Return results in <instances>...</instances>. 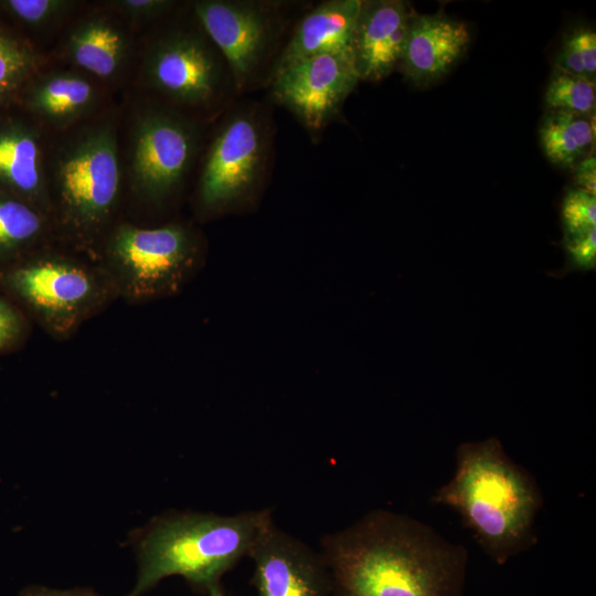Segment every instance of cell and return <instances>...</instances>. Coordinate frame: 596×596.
<instances>
[{"instance_id": "cell-30", "label": "cell", "mask_w": 596, "mask_h": 596, "mask_svg": "<svg viewBox=\"0 0 596 596\" xmlns=\"http://www.w3.org/2000/svg\"><path fill=\"white\" fill-rule=\"evenodd\" d=\"M207 596H224L222 592H217V593H214V594H210Z\"/></svg>"}, {"instance_id": "cell-18", "label": "cell", "mask_w": 596, "mask_h": 596, "mask_svg": "<svg viewBox=\"0 0 596 596\" xmlns=\"http://www.w3.org/2000/svg\"><path fill=\"white\" fill-rule=\"evenodd\" d=\"M0 181L29 198L42 194V151L34 134L13 127L0 130Z\"/></svg>"}, {"instance_id": "cell-5", "label": "cell", "mask_w": 596, "mask_h": 596, "mask_svg": "<svg viewBox=\"0 0 596 596\" xmlns=\"http://www.w3.org/2000/svg\"><path fill=\"white\" fill-rule=\"evenodd\" d=\"M267 155V136L254 109L234 110L207 151L196 203L206 217L246 212L256 202Z\"/></svg>"}, {"instance_id": "cell-24", "label": "cell", "mask_w": 596, "mask_h": 596, "mask_svg": "<svg viewBox=\"0 0 596 596\" xmlns=\"http://www.w3.org/2000/svg\"><path fill=\"white\" fill-rule=\"evenodd\" d=\"M33 64L29 50L0 33V98L13 89Z\"/></svg>"}, {"instance_id": "cell-3", "label": "cell", "mask_w": 596, "mask_h": 596, "mask_svg": "<svg viewBox=\"0 0 596 596\" xmlns=\"http://www.w3.org/2000/svg\"><path fill=\"white\" fill-rule=\"evenodd\" d=\"M273 521L269 509L233 515L169 512L158 517L139 542L137 579L126 596H141L169 576H181L207 595L222 592L223 575L248 556Z\"/></svg>"}, {"instance_id": "cell-12", "label": "cell", "mask_w": 596, "mask_h": 596, "mask_svg": "<svg viewBox=\"0 0 596 596\" xmlns=\"http://www.w3.org/2000/svg\"><path fill=\"white\" fill-rule=\"evenodd\" d=\"M248 557L257 596H331L330 577L320 552L273 521L259 534Z\"/></svg>"}, {"instance_id": "cell-19", "label": "cell", "mask_w": 596, "mask_h": 596, "mask_svg": "<svg viewBox=\"0 0 596 596\" xmlns=\"http://www.w3.org/2000/svg\"><path fill=\"white\" fill-rule=\"evenodd\" d=\"M594 139V115L550 110L540 127V141L546 158L562 168H572L581 161Z\"/></svg>"}, {"instance_id": "cell-15", "label": "cell", "mask_w": 596, "mask_h": 596, "mask_svg": "<svg viewBox=\"0 0 596 596\" xmlns=\"http://www.w3.org/2000/svg\"><path fill=\"white\" fill-rule=\"evenodd\" d=\"M361 0L319 3L296 25L280 53L275 71L298 61L327 53H350Z\"/></svg>"}, {"instance_id": "cell-1", "label": "cell", "mask_w": 596, "mask_h": 596, "mask_svg": "<svg viewBox=\"0 0 596 596\" xmlns=\"http://www.w3.org/2000/svg\"><path fill=\"white\" fill-rule=\"evenodd\" d=\"M320 543L331 596H462L466 547L408 515L373 510Z\"/></svg>"}, {"instance_id": "cell-25", "label": "cell", "mask_w": 596, "mask_h": 596, "mask_svg": "<svg viewBox=\"0 0 596 596\" xmlns=\"http://www.w3.org/2000/svg\"><path fill=\"white\" fill-rule=\"evenodd\" d=\"M6 7L17 18L32 25L49 23L70 7L61 0H10Z\"/></svg>"}, {"instance_id": "cell-8", "label": "cell", "mask_w": 596, "mask_h": 596, "mask_svg": "<svg viewBox=\"0 0 596 596\" xmlns=\"http://www.w3.org/2000/svg\"><path fill=\"white\" fill-rule=\"evenodd\" d=\"M198 134L185 118L167 110L141 115L135 126L130 171L139 193L163 202L181 187L195 156Z\"/></svg>"}, {"instance_id": "cell-10", "label": "cell", "mask_w": 596, "mask_h": 596, "mask_svg": "<svg viewBox=\"0 0 596 596\" xmlns=\"http://www.w3.org/2000/svg\"><path fill=\"white\" fill-rule=\"evenodd\" d=\"M202 29L227 64L237 88L260 67L276 32L270 4L256 1L206 0L194 4Z\"/></svg>"}, {"instance_id": "cell-9", "label": "cell", "mask_w": 596, "mask_h": 596, "mask_svg": "<svg viewBox=\"0 0 596 596\" xmlns=\"http://www.w3.org/2000/svg\"><path fill=\"white\" fill-rule=\"evenodd\" d=\"M360 81L350 53L315 55L273 73L274 98L308 129L323 128Z\"/></svg>"}, {"instance_id": "cell-14", "label": "cell", "mask_w": 596, "mask_h": 596, "mask_svg": "<svg viewBox=\"0 0 596 596\" xmlns=\"http://www.w3.org/2000/svg\"><path fill=\"white\" fill-rule=\"evenodd\" d=\"M469 42L465 23L441 14L414 13L398 66L413 84L427 85L450 71Z\"/></svg>"}, {"instance_id": "cell-22", "label": "cell", "mask_w": 596, "mask_h": 596, "mask_svg": "<svg viewBox=\"0 0 596 596\" xmlns=\"http://www.w3.org/2000/svg\"><path fill=\"white\" fill-rule=\"evenodd\" d=\"M555 70L595 82L596 33L579 29L567 35L555 57Z\"/></svg>"}, {"instance_id": "cell-23", "label": "cell", "mask_w": 596, "mask_h": 596, "mask_svg": "<svg viewBox=\"0 0 596 596\" xmlns=\"http://www.w3.org/2000/svg\"><path fill=\"white\" fill-rule=\"evenodd\" d=\"M564 242L596 231L595 194L574 188L566 192L562 202Z\"/></svg>"}, {"instance_id": "cell-7", "label": "cell", "mask_w": 596, "mask_h": 596, "mask_svg": "<svg viewBox=\"0 0 596 596\" xmlns=\"http://www.w3.org/2000/svg\"><path fill=\"white\" fill-rule=\"evenodd\" d=\"M0 280L53 332L66 334L100 300L96 275L75 262L41 257L14 265Z\"/></svg>"}, {"instance_id": "cell-11", "label": "cell", "mask_w": 596, "mask_h": 596, "mask_svg": "<svg viewBox=\"0 0 596 596\" xmlns=\"http://www.w3.org/2000/svg\"><path fill=\"white\" fill-rule=\"evenodd\" d=\"M204 36L177 32L163 36L150 49L145 64L149 84L183 105L207 104L223 79L222 55Z\"/></svg>"}, {"instance_id": "cell-13", "label": "cell", "mask_w": 596, "mask_h": 596, "mask_svg": "<svg viewBox=\"0 0 596 596\" xmlns=\"http://www.w3.org/2000/svg\"><path fill=\"white\" fill-rule=\"evenodd\" d=\"M413 15L403 1H362L351 43L360 79L380 81L398 66Z\"/></svg>"}, {"instance_id": "cell-29", "label": "cell", "mask_w": 596, "mask_h": 596, "mask_svg": "<svg viewBox=\"0 0 596 596\" xmlns=\"http://www.w3.org/2000/svg\"><path fill=\"white\" fill-rule=\"evenodd\" d=\"M20 596H100L89 588L56 589L46 586H29L20 593Z\"/></svg>"}, {"instance_id": "cell-4", "label": "cell", "mask_w": 596, "mask_h": 596, "mask_svg": "<svg viewBox=\"0 0 596 596\" xmlns=\"http://www.w3.org/2000/svg\"><path fill=\"white\" fill-rule=\"evenodd\" d=\"M107 254L120 288L137 300L177 294L204 259L199 235L175 223L153 228L124 224L113 233Z\"/></svg>"}, {"instance_id": "cell-17", "label": "cell", "mask_w": 596, "mask_h": 596, "mask_svg": "<svg viewBox=\"0 0 596 596\" xmlns=\"http://www.w3.org/2000/svg\"><path fill=\"white\" fill-rule=\"evenodd\" d=\"M94 85L74 73H55L43 77L31 94V106L54 125H67L84 116L96 102Z\"/></svg>"}, {"instance_id": "cell-27", "label": "cell", "mask_w": 596, "mask_h": 596, "mask_svg": "<svg viewBox=\"0 0 596 596\" xmlns=\"http://www.w3.org/2000/svg\"><path fill=\"white\" fill-rule=\"evenodd\" d=\"M172 3L167 0H119L111 2L119 12L137 21L153 19L166 12Z\"/></svg>"}, {"instance_id": "cell-26", "label": "cell", "mask_w": 596, "mask_h": 596, "mask_svg": "<svg viewBox=\"0 0 596 596\" xmlns=\"http://www.w3.org/2000/svg\"><path fill=\"white\" fill-rule=\"evenodd\" d=\"M20 312L0 296V352L13 345L23 332Z\"/></svg>"}, {"instance_id": "cell-16", "label": "cell", "mask_w": 596, "mask_h": 596, "mask_svg": "<svg viewBox=\"0 0 596 596\" xmlns=\"http://www.w3.org/2000/svg\"><path fill=\"white\" fill-rule=\"evenodd\" d=\"M66 50L70 58L82 70L100 78H110L124 66L128 39L110 19L92 17L73 28Z\"/></svg>"}, {"instance_id": "cell-28", "label": "cell", "mask_w": 596, "mask_h": 596, "mask_svg": "<svg viewBox=\"0 0 596 596\" xmlns=\"http://www.w3.org/2000/svg\"><path fill=\"white\" fill-rule=\"evenodd\" d=\"M574 181L576 188L596 193V159L590 155L574 166Z\"/></svg>"}, {"instance_id": "cell-21", "label": "cell", "mask_w": 596, "mask_h": 596, "mask_svg": "<svg viewBox=\"0 0 596 596\" xmlns=\"http://www.w3.org/2000/svg\"><path fill=\"white\" fill-rule=\"evenodd\" d=\"M550 110L593 116L596 106L595 82L554 70L545 92Z\"/></svg>"}, {"instance_id": "cell-6", "label": "cell", "mask_w": 596, "mask_h": 596, "mask_svg": "<svg viewBox=\"0 0 596 596\" xmlns=\"http://www.w3.org/2000/svg\"><path fill=\"white\" fill-rule=\"evenodd\" d=\"M55 185L63 213L76 228L99 227L111 213L120 189V167L114 129H89L60 152Z\"/></svg>"}, {"instance_id": "cell-20", "label": "cell", "mask_w": 596, "mask_h": 596, "mask_svg": "<svg viewBox=\"0 0 596 596\" xmlns=\"http://www.w3.org/2000/svg\"><path fill=\"white\" fill-rule=\"evenodd\" d=\"M43 230V220L29 204L0 198V256L15 252L34 241Z\"/></svg>"}, {"instance_id": "cell-2", "label": "cell", "mask_w": 596, "mask_h": 596, "mask_svg": "<svg viewBox=\"0 0 596 596\" xmlns=\"http://www.w3.org/2000/svg\"><path fill=\"white\" fill-rule=\"evenodd\" d=\"M430 501L456 511L498 565L536 542L534 522L543 504L541 490L497 437L461 444L453 478Z\"/></svg>"}]
</instances>
